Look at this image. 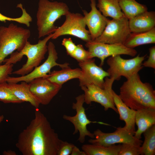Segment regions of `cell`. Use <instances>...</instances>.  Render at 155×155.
Masks as SVG:
<instances>
[{"label": "cell", "mask_w": 155, "mask_h": 155, "mask_svg": "<svg viewBox=\"0 0 155 155\" xmlns=\"http://www.w3.org/2000/svg\"><path fill=\"white\" fill-rule=\"evenodd\" d=\"M28 83L32 94L40 104L44 105L50 102L62 86L44 78L35 79Z\"/></svg>", "instance_id": "9a60e30c"}, {"label": "cell", "mask_w": 155, "mask_h": 155, "mask_svg": "<svg viewBox=\"0 0 155 155\" xmlns=\"http://www.w3.org/2000/svg\"><path fill=\"white\" fill-rule=\"evenodd\" d=\"M21 82L20 84L8 83L9 88L19 99L23 102H29L36 108H38L40 104L31 92L28 83L24 81Z\"/></svg>", "instance_id": "ffe728a7"}, {"label": "cell", "mask_w": 155, "mask_h": 155, "mask_svg": "<svg viewBox=\"0 0 155 155\" xmlns=\"http://www.w3.org/2000/svg\"><path fill=\"white\" fill-rule=\"evenodd\" d=\"M3 154L6 155H16V153L14 151L11 150H9L7 151H4L3 152Z\"/></svg>", "instance_id": "d590c367"}, {"label": "cell", "mask_w": 155, "mask_h": 155, "mask_svg": "<svg viewBox=\"0 0 155 155\" xmlns=\"http://www.w3.org/2000/svg\"><path fill=\"white\" fill-rule=\"evenodd\" d=\"M62 141L38 108L34 118L20 133L16 146L23 155H57Z\"/></svg>", "instance_id": "6da1fadb"}, {"label": "cell", "mask_w": 155, "mask_h": 155, "mask_svg": "<svg viewBox=\"0 0 155 155\" xmlns=\"http://www.w3.org/2000/svg\"><path fill=\"white\" fill-rule=\"evenodd\" d=\"M13 64H6L0 65V83L6 82V80L12 72Z\"/></svg>", "instance_id": "4dcf8cb0"}, {"label": "cell", "mask_w": 155, "mask_h": 155, "mask_svg": "<svg viewBox=\"0 0 155 155\" xmlns=\"http://www.w3.org/2000/svg\"><path fill=\"white\" fill-rule=\"evenodd\" d=\"M119 3L124 15L128 20L148 10L146 5L136 0H119Z\"/></svg>", "instance_id": "cb8c5ba5"}, {"label": "cell", "mask_w": 155, "mask_h": 155, "mask_svg": "<svg viewBox=\"0 0 155 155\" xmlns=\"http://www.w3.org/2000/svg\"><path fill=\"white\" fill-rule=\"evenodd\" d=\"M66 3L48 0H39L37 11L36 25L39 38L53 33L57 28L56 21L69 11Z\"/></svg>", "instance_id": "277c9868"}, {"label": "cell", "mask_w": 155, "mask_h": 155, "mask_svg": "<svg viewBox=\"0 0 155 155\" xmlns=\"http://www.w3.org/2000/svg\"><path fill=\"white\" fill-rule=\"evenodd\" d=\"M82 71L80 68L71 69L69 66L59 70H54L45 78L51 81L62 86L68 81L73 79H79Z\"/></svg>", "instance_id": "44dd1931"}, {"label": "cell", "mask_w": 155, "mask_h": 155, "mask_svg": "<svg viewBox=\"0 0 155 155\" xmlns=\"http://www.w3.org/2000/svg\"><path fill=\"white\" fill-rule=\"evenodd\" d=\"M121 144L112 145L108 147L86 144L82 147L86 155H118Z\"/></svg>", "instance_id": "d4e9b609"}, {"label": "cell", "mask_w": 155, "mask_h": 155, "mask_svg": "<svg viewBox=\"0 0 155 155\" xmlns=\"http://www.w3.org/2000/svg\"><path fill=\"white\" fill-rule=\"evenodd\" d=\"M4 118V117L3 115H2L0 116V123L3 121Z\"/></svg>", "instance_id": "8d00e7d4"}, {"label": "cell", "mask_w": 155, "mask_h": 155, "mask_svg": "<svg viewBox=\"0 0 155 155\" xmlns=\"http://www.w3.org/2000/svg\"><path fill=\"white\" fill-rule=\"evenodd\" d=\"M113 100L115 106L119 115V119L125 123V128L134 135L135 129V116L136 111L132 109L125 104L113 90Z\"/></svg>", "instance_id": "d6986e66"}, {"label": "cell", "mask_w": 155, "mask_h": 155, "mask_svg": "<svg viewBox=\"0 0 155 155\" xmlns=\"http://www.w3.org/2000/svg\"><path fill=\"white\" fill-rule=\"evenodd\" d=\"M70 56L79 63L92 59L90 52L88 50H86L83 46L80 44L77 45L75 49Z\"/></svg>", "instance_id": "f1b7e54d"}, {"label": "cell", "mask_w": 155, "mask_h": 155, "mask_svg": "<svg viewBox=\"0 0 155 155\" xmlns=\"http://www.w3.org/2000/svg\"><path fill=\"white\" fill-rule=\"evenodd\" d=\"M131 33L128 20L124 16L118 19H108L102 34L93 41L107 44H124Z\"/></svg>", "instance_id": "8fae6325"}, {"label": "cell", "mask_w": 155, "mask_h": 155, "mask_svg": "<svg viewBox=\"0 0 155 155\" xmlns=\"http://www.w3.org/2000/svg\"><path fill=\"white\" fill-rule=\"evenodd\" d=\"M31 34L30 30L13 23L0 26V65L8 55L21 51Z\"/></svg>", "instance_id": "5b68a950"}, {"label": "cell", "mask_w": 155, "mask_h": 155, "mask_svg": "<svg viewBox=\"0 0 155 155\" xmlns=\"http://www.w3.org/2000/svg\"><path fill=\"white\" fill-rule=\"evenodd\" d=\"M65 16L64 22L53 33L51 39H55L60 36L68 35L86 42L92 40L90 32L86 28L84 16L79 13L69 11Z\"/></svg>", "instance_id": "ba28073f"}, {"label": "cell", "mask_w": 155, "mask_h": 155, "mask_svg": "<svg viewBox=\"0 0 155 155\" xmlns=\"http://www.w3.org/2000/svg\"><path fill=\"white\" fill-rule=\"evenodd\" d=\"M0 101L5 103L23 102L13 94L7 82L0 83Z\"/></svg>", "instance_id": "83f0119b"}, {"label": "cell", "mask_w": 155, "mask_h": 155, "mask_svg": "<svg viewBox=\"0 0 155 155\" xmlns=\"http://www.w3.org/2000/svg\"><path fill=\"white\" fill-rule=\"evenodd\" d=\"M144 142L141 146V155H155V124L149 128L143 133Z\"/></svg>", "instance_id": "484cf974"}, {"label": "cell", "mask_w": 155, "mask_h": 155, "mask_svg": "<svg viewBox=\"0 0 155 155\" xmlns=\"http://www.w3.org/2000/svg\"><path fill=\"white\" fill-rule=\"evenodd\" d=\"M96 7L106 18L118 19L124 16L120 8L119 0H98Z\"/></svg>", "instance_id": "603a6c76"}, {"label": "cell", "mask_w": 155, "mask_h": 155, "mask_svg": "<svg viewBox=\"0 0 155 155\" xmlns=\"http://www.w3.org/2000/svg\"><path fill=\"white\" fill-rule=\"evenodd\" d=\"M119 95L125 104L135 111L155 108V91L150 83L142 81L138 73L123 82Z\"/></svg>", "instance_id": "7a4b0ae2"}, {"label": "cell", "mask_w": 155, "mask_h": 155, "mask_svg": "<svg viewBox=\"0 0 155 155\" xmlns=\"http://www.w3.org/2000/svg\"><path fill=\"white\" fill-rule=\"evenodd\" d=\"M17 7L21 9L22 12L21 16L17 18H12L7 17L0 13V21L6 22L7 21H14L19 23L24 24L29 27L30 23L32 21V18L30 15L26 11L23 7L22 5L20 3L17 5Z\"/></svg>", "instance_id": "4316f807"}, {"label": "cell", "mask_w": 155, "mask_h": 155, "mask_svg": "<svg viewBox=\"0 0 155 155\" xmlns=\"http://www.w3.org/2000/svg\"><path fill=\"white\" fill-rule=\"evenodd\" d=\"M92 58L97 57L100 60V66L103 65L106 58L117 55H124L135 57L137 53L134 48L128 47L122 44H107L91 40L86 42Z\"/></svg>", "instance_id": "4fadbf2b"}, {"label": "cell", "mask_w": 155, "mask_h": 155, "mask_svg": "<svg viewBox=\"0 0 155 155\" xmlns=\"http://www.w3.org/2000/svg\"><path fill=\"white\" fill-rule=\"evenodd\" d=\"M90 0V11L88 12L84 10L82 11L92 40H94L102 34L108 19L104 16L97 9L96 0Z\"/></svg>", "instance_id": "2e32d148"}, {"label": "cell", "mask_w": 155, "mask_h": 155, "mask_svg": "<svg viewBox=\"0 0 155 155\" xmlns=\"http://www.w3.org/2000/svg\"><path fill=\"white\" fill-rule=\"evenodd\" d=\"M61 44L65 48L67 54L70 56L75 51L77 46L70 38H64Z\"/></svg>", "instance_id": "836d02e7"}, {"label": "cell", "mask_w": 155, "mask_h": 155, "mask_svg": "<svg viewBox=\"0 0 155 155\" xmlns=\"http://www.w3.org/2000/svg\"><path fill=\"white\" fill-rule=\"evenodd\" d=\"M155 43V27L144 32L131 33L124 44L130 48L145 44Z\"/></svg>", "instance_id": "7402d4cb"}, {"label": "cell", "mask_w": 155, "mask_h": 155, "mask_svg": "<svg viewBox=\"0 0 155 155\" xmlns=\"http://www.w3.org/2000/svg\"><path fill=\"white\" fill-rule=\"evenodd\" d=\"M94 138L88 142L92 144L108 147L117 143H127L141 146L143 142L134 137V134L124 127H119L113 132L106 133L99 129L94 131Z\"/></svg>", "instance_id": "30bf717a"}, {"label": "cell", "mask_w": 155, "mask_h": 155, "mask_svg": "<svg viewBox=\"0 0 155 155\" xmlns=\"http://www.w3.org/2000/svg\"><path fill=\"white\" fill-rule=\"evenodd\" d=\"M135 123L137 129L135 132L134 136L140 139L142 134L155 124V108H143L136 111Z\"/></svg>", "instance_id": "ac0fdd59"}, {"label": "cell", "mask_w": 155, "mask_h": 155, "mask_svg": "<svg viewBox=\"0 0 155 155\" xmlns=\"http://www.w3.org/2000/svg\"><path fill=\"white\" fill-rule=\"evenodd\" d=\"M131 33H140L149 31L155 27V12L147 11L128 20Z\"/></svg>", "instance_id": "e0dca14e"}, {"label": "cell", "mask_w": 155, "mask_h": 155, "mask_svg": "<svg viewBox=\"0 0 155 155\" xmlns=\"http://www.w3.org/2000/svg\"><path fill=\"white\" fill-rule=\"evenodd\" d=\"M146 55L140 56L138 55L130 59L122 58L120 55L109 57L106 62L109 67L106 71L108 77L115 80H119L121 76L126 79L138 73L143 67L142 64Z\"/></svg>", "instance_id": "8992f818"}, {"label": "cell", "mask_w": 155, "mask_h": 155, "mask_svg": "<svg viewBox=\"0 0 155 155\" xmlns=\"http://www.w3.org/2000/svg\"><path fill=\"white\" fill-rule=\"evenodd\" d=\"M53 33L46 36L43 39L39 40L37 43L31 44L28 41L22 49L20 52H13L10 57L5 59V63L14 64L20 61L24 55L26 56V63L22 67L12 73V74L24 76L31 72L36 67L39 66L44 58L48 51L47 43L51 38Z\"/></svg>", "instance_id": "3957f363"}, {"label": "cell", "mask_w": 155, "mask_h": 155, "mask_svg": "<svg viewBox=\"0 0 155 155\" xmlns=\"http://www.w3.org/2000/svg\"><path fill=\"white\" fill-rule=\"evenodd\" d=\"M71 154V155H86L84 151H80L75 146L73 147Z\"/></svg>", "instance_id": "e575fe53"}, {"label": "cell", "mask_w": 155, "mask_h": 155, "mask_svg": "<svg viewBox=\"0 0 155 155\" xmlns=\"http://www.w3.org/2000/svg\"><path fill=\"white\" fill-rule=\"evenodd\" d=\"M141 154V146L133 144H121L118 155H139Z\"/></svg>", "instance_id": "f546056e"}, {"label": "cell", "mask_w": 155, "mask_h": 155, "mask_svg": "<svg viewBox=\"0 0 155 155\" xmlns=\"http://www.w3.org/2000/svg\"><path fill=\"white\" fill-rule=\"evenodd\" d=\"M82 73L79 78L80 87L94 84L103 88L104 78L108 77V72L97 65L93 58L79 63Z\"/></svg>", "instance_id": "5bb4252c"}, {"label": "cell", "mask_w": 155, "mask_h": 155, "mask_svg": "<svg viewBox=\"0 0 155 155\" xmlns=\"http://www.w3.org/2000/svg\"><path fill=\"white\" fill-rule=\"evenodd\" d=\"M149 55L148 59L142 63L143 67L155 69V46L149 49Z\"/></svg>", "instance_id": "1f68e13d"}, {"label": "cell", "mask_w": 155, "mask_h": 155, "mask_svg": "<svg viewBox=\"0 0 155 155\" xmlns=\"http://www.w3.org/2000/svg\"><path fill=\"white\" fill-rule=\"evenodd\" d=\"M74 146L72 143L62 141L57 155H69L71 154Z\"/></svg>", "instance_id": "d6a6232c"}, {"label": "cell", "mask_w": 155, "mask_h": 155, "mask_svg": "<svg viewBox=\"0 0 155 155\" xmlns=\"http://www.w3.org/2000/svg\"><path fill=\"white\" fill-rule=\"evenodd\" d=\"M114 80L106 77L104 78L103 88L94 84H89L81 87L84 92L85 102L90 104L92 102L100 104L105 111L111 108L118 113L114 103L112 87Z\"/></svg>", "instance_id": "52a82bcc"}, {"label": "cell", "mask_w": 155, "mask_h": 155, "mask_svg": "<svg viewBox=\"0 0 155 155\" xmlns=\"http://www.w3.org/2000/svg\"><path fill=\"white\" fill-rule=\"evenodd\" d=\"M48 55L45 61L41 65L35 67L29 73L24 76L14 77H8L6 80L7 83H18L24 81L28 83L32 80L38 78H46L51 72V69L55 66L62 68L69 67V64L65 63L59 64L57 62L58 53L54 44L52 42H49L47 45Z\"/></svg>", "instance_id": "9c48e42d"}, {"label": "cell", "mask_w": 155, "mask_h": 155, "mask_svg": "<svg viewBox=\"0 0 155 155\" xmlns=\"http://www.w3.org/2000/svg\"><path fill=\"white\" fill-rule=\"evenodd\" d=\"M76 102L73 103L72 108L76 111V115L73 116L66 115H63V118L68 121L73 125L74 130L73 133L75 134L79 132V135L78 141L81 143H84L86 136H88L91 138H94L93 133H91L87 129V125L91 123H98L100 124L104 123L100 122L92 121L87 117L85 111L83 106L85 102L84 94L80 95L75 98Z\"/></svg>", "instance_id": "7c38bea8"}]
</instances>
